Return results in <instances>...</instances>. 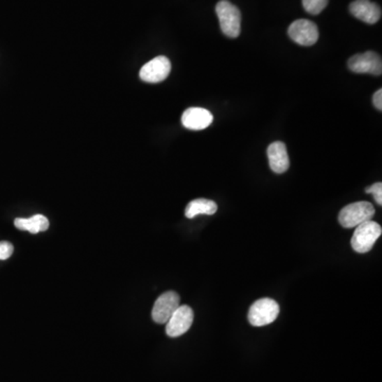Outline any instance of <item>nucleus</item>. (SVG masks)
I'll use <instances>...</instances> for the list:
<instances>
[{
	"label": "nucleus",
	"mask_w": 382,
	"mask_h": 382,
	"mask_svg": "<svg viewBox=\"0 0 382 382\" xmlns=\"http://www.w3.org/2000/svg\"><path fill=\"white\" fill-rule=\"evenodd\" d=\"M348 67L353 73L380 75L382 73V61L379 54L367 51L362 54L351 57L348 61Z\"/></svg>",
	"instance_id": "9"
},
{
	"label": "nucleus",
	"mask_w": 382,
	"mask_h": 382,
	"mask_svg": "<svg viewBox=\"0 0 382 382\" xmlns=\"http://www.w3.org/2000/svg\"><path fill=\"white\" fill-rule=\"evenodd\" d=\"M290 38L302 46H312L318 42V26L311 20H297L290 24L288 29Z\"/></svg>",
	"instance_id": "5"
},
{
	"label": "nucleus",
	"mask_w": 382,
	"mask_h": 382,
	"mask_svg": "<svg viewBox=\"0 0 382 382\" xmlns=\"http://www.w3.org/2000/svg\"><path fill=\"white\" fill-rule=\"evenodd\" d=\"M212 122H214V116L205 108H189L182 115V124L189 130H204L208 128Z\"/></svg>",
	"instance_id": "11"
},
{
	"label": "nucleus",
	"mask_w": 382,
	"mask_h": 382,
	"mask_svg": "<svg viewBox=\"0 0 382 382\" xmlns=\"http://www.w3.org/2000/svg\"><path fill=\"white\" fill-rule=\"evenodd\" d=\"M14 247L9 241H0V260H7L12 256Z\"/></svg>",
	"instance_id": "17"
},
{
	"label": "nucleus",
	"mask_w": 382,
	"mask_h": 382,
	"mask_svg": "<svg viewBox=\"0 0 382 382\" xmlns=\"http://www.w3.org/2000/svg\"><path fill=\"white\" fill-rule=\"evenodd\" d=\"M306 12L311 15H318L328 5V0H302Z\"/></svg>",
	"instance_id": "15"
},
{
	"label": "nucleus",
	"mask_w": 382,
	"mask_h": 382,
	"mask_svg": "<svg viewBox=\"0 0 382 382\" xmlns=\"http://www.w3.org/2000/svg\"><path fill=\"white\" fill-rule=\"evenodd\" d=\"M374 106L377 108L378 111H382V89H378L373 97Z\"/></svg>",
	"instance_id": "18"
},
{
	"label": "nucleus",
	"mask_w": 382,
	"mask_h": 382,
	"mask_svg": "<svg viewBox=\"0 0 382 382\" xmlns=\"http://www.w3.org/2000/svg\"><path fill=\"white\" fill-rule=\"evenodd\" d=\"M351 15L360 20L365 24H374L381 18V9L377 3L371 0H355L349 6Z\"/></svg>",
	"instance_id": "10"
},
{
	"label": "nucleus",
	"mask_w": 382,
	"mask_h": 382,
	"mask_svg": "<svg viewBox=\"0 0 382 382\" xmlns=\"http://www.w3.org/2000/svg\"><path fill=\"white\" fill-rule=\"evenodd\" d=\"M171 63L166 57H156L145 64L140 71V79L147 83H159L168 78Z\"/></svg>",
	"instance_id": "8"
},
{
	"label": "nucleus",
	"mask_w": 382,
	"mask_h": 382,
	"mask_svg": "<svg viewBox=\"0 0 382 382\" xmlns=\"http://www.w3.org/2000/svg\"><path fill=\"white\" fill-rule=\"evenodd\" d=\"M382 234V228L377 222H363L357 226L353 237H351V248L359 254H365L373 249L374 244Z\"/></svg>",
	"instance_id": "1"
},
{
	"label": "nucleus",
	"mask_w": 382,
	"mask_h": 382,
	"mask_svg": "<svg viewBox=\"0 0 382 382\" xmlns=\"http://www.w3.org/2000/svg\"><path fill=\"white\" fill-rule=\"evenodd\" d=\"M267 154L270 167L273 172L281 175L289 169V155H288L287 147L284 142H272L267 148Z\"/></svg>",
	"instance_id": "12"
},
{
	"label": "nucleus",
	"mask_w": 382,
	"mask_h": 382,
	"mask_svg": "<svg viewBox=\"0 0 382 382\" xmlns=\"http://www.w3.org/2000/svg\"><path fill=\"white\" fill-rule=\"evenodd\" d=\"M375 214V208L369 202H356L348 204L341 210L339 222L344 228H357L363 222L372 220Z\"/></svg>",
	"instance_id": "3"
},
{
	"label": "nucleus",
	"mask_w": 382,
	"mask_h": 382,
	"mask_svg": "<svg viewBox=\"0 0 382 382\" xmlns=\"http://www.w3.org/2000/svg\"><path fill=\"white\" fill-rule=\"evenodd\" d=\"M218 210L216 202L207 199H197L190 202L185 210V216L188 219H193L198 214L212 216Z\"/></svg>",
	"instance_id": "14"
},
{
	"label": "nucleus",
	"mask_w": 382,
	"mask_h": 382,
	"mask_svg": "<svg viewBox=\"0 0 382 382\" xmlns=\"http://www.w3.org/2000/svg\"><path fill=\"white\" fill-rule=\"evenodd\" d=\"M193 323V310L187 305L179 306L166 323V334L177 338L186 334Z\"/></svg>",
	"instance_id": "7"
},
{
	"label": "nucleus",
	"mask_w": 382,
	"mask_h": 382,
	"mask_svg": "<svg viewBox=\"0 0 382 382\" xmlns=\"http://www.w3.org/2000/svg\"><path fill=\"white\" fill-rule=\"evenodd\" d=\"M179 306V295L177 292L168 291L161 294L153 306V321L157 324H166Z\"/></svg>",
	"instance_id": "6"
},
{
	"label": "nucleus",
	"mask_w": 382,
	"mask_h": 382,
	"mask_svg": "<svg viewBox=\"0 0 382 382\" xmlns=\"http://www.w3.org/2000/svg\"><path fill=\"white\" fill-rule=\"evenodd\" d=\"M14 226L20 230H27L31 234H38L40 232H45L48 230L49 221L46 216L43 214H36L31 218L24 219V218H17L14 221Z\"/></svg>",
	"instance_id": "13"
},
{
	"label": "nucleus",
	"mask_w": 382,
	"mask_h": 382,
	"mask_svg": "<svg viewBox=\"0 0 382 382\" xmlns=\"http://www.w3.org/2000/svg\"><path fill=\"white\" fill-rule=\"evenodd\" d=\"M216 13L224 36L230 38H238L241 30V13L238 8L228 0H221L216 3Z\"/></svg>",
	"instance_id": "2"
},
{
	"label": "nucleus",
	"mask_w": 382,
	"mask_h": 382,
	"mask_svg": "<svg viewBox=\"0 0 382 382\" xmlns=\"http://www.w3.org/2000/svg\"><path fill=\"white\" fill-rule=\"evenodd\" d=\"M279 314V306L272 298H261L255 302L249 310V322L256 327L265 326L274 322Z\"/></svg>",
	"instance_id": "4"
},
{
	"label": "nucleus",
	"mask_w": 382,
	"mask_h": 382,
	"mask_svg": "<svg viewBox=\"0 0 382 382\" xmlns=\"http://www.w3.org/2000/svg\"><path fill=\"white\" fill-rule=\"evenodd\" d=\"M365 193H372L374 196L376 203L379 206L382 205V184L380 182L367 187L365 189Z\"/></svg>",
	"instance_id": "16"
}]
</instances>
